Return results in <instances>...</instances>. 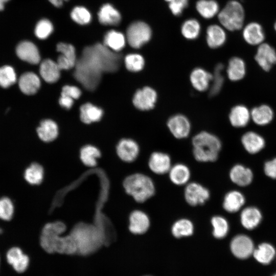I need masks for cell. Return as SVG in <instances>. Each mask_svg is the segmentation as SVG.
I'll use <instances>...</instances> for the list:
<instances>
[{
    "label": "cell",
    "instance_id": "7c38bea8",
    "mask_svg": "<svg viewBox=\"0 0 276 276\" xmlns=\"http://www.w3.org/2000/svg\"><path fill=\"white\" fill-rule=\"evenodd\" d=\"M255 60L263 70L268 71L276 63V51L269 44L262 43L258 48Z\"/></svg>",
    "mask_w": 276,
    "mask_h": 276
},
{
    "label": "cell",
    "instance_id": "d590c367",
    "mask_svg": "<svg viewBox=\"0 0 276 276\" xmlns=\"http://www.w3.org/2000/svg\"><path fill=\"white\" fill-rule=\"evenodd\" d=\"M102 114L101 109L90 103H86L80 107L81 120L86 124L99 121Z\"/></svg>",
    "mask_w": 276,
    "mask_h": 276
},
{
    "label": "cell",
    "instance_id": "ab89813d",
    "mask_svg": "<svg viewBox=\"0 0 276 276\" xmlns=\"http://www.w3.org/2000/svg\"><path fill=\"white\" fill-rule=\"evenodd\" d=\"M196 7L199 13L205 18H211L219 11V5L215 0H199Z\"/></svg>",
    "mask_w": 276,
    "mask_h": 276
},
{
    "label": "cell",
    "instance_id": "db71d44e",
    "mask_svg": "<svg viewBox=\"0 0 276 276\" xmlns=\"http://www.w3.org/2000/svg\"><path fill=\"white\" fill-rule=\"evenodd\" d=\"M49 1L54 6L57 7H60L63 5V2L66 1L67 0H49Z\"/></svg>",
    "mask_w": 276,
    "mask_h": 276
},
{
    "label": "cell",
    "instance_id": "9f6ffc18",
    "mask_svg": "<svg viewBox=\"0 0 276 276\" xmlns=\"http://www.w3.org/2000/svg\"><path fill=\"white\" fill-rule=\"evenodd\" d=\"M274 27L275 30L276 31V22L274 24Z\"/></svg>",
    "mask_w": 276,
    "mask_h": 276
},
{
    "label": "cell",
    "instance_id": "6da1fadb",
    "mask_svg": "<svg viewBox=\"0 0 276 276\" xmlns=\"http://www.w3.org/2000/svg\"><path fill=\"white\" fill-rule=\"evenodd\" d=\"M121 56L111 52L105 45L96 44L87 47L76 64V78L89 90L99 83L102 72H114L120 66Z\"/></svg>",
    "mask_w": 276,
    "mask_h": 276
},
{
    "label": "cell",
    "instance_id": "9a60e30c",
    "mask_svg": "<svg viewBox=\"0 0 276 276\" xmlns=\"http://www.w3.org/2000/svg\"><path fill=\"white\" fill-rule=\"evenodd\" d=\"M148 166L153 173L164 174L169 172L172 167L170 157L164 152H154L149 157Z\"/></svg>",
    "mask_w": 276,
    "mask_h": 276
},
{
    "label": "cell",
    "instance_id": "f6af8a7d",
    "mask_svg": "<svg viewBox=\"0 0 276 276\" xmlns=\"http://www.w3.org/2000/svg\"><path fill=\"white\" fill-rule=\"evenodd\" d=\"M125 63L128 71L137 72L141 71L144 67L145 60L140 54H130L125 57Z\"/></svg>",
    "mask_w": 276,
    "mask_h": 276
},
{
    "label": "cell",
    "instance_id": "d6a6232c",
    "mask_svg": "<svg viewBox=\"0 0 276 276\" xmlns=\"http://www.w3.org/2000/svg\"><path fill=\"white\" fill-rule=\"evenodd\" d=\"M37 132L42 141L46 142H51L58 135L57 125L51 120H43L38 127Z\"/></svg>",
    "mask_w": 276,
    "mask_h": 276
},
{
    "label": "cell",
    "instance_id": "bcb514c9",
    "mask_svg": "<svg viewBox=\"0 0 276 276\" xmlns=\"http://www.w3.org/2000/svg\"><path fill=\"white\" fill-rule=\"evenodd\" d=\"M72 19L80 25H86L91 20V14L89 12L83 7H76L71 13Z\"/></svg>",
    "mask_w": 276,
    "mask_h": 276
},
{
    "label": "cell",
    "instance_id": "ba28073f",
    "mask_svg": "<svg viewBox=\"0 0 276 276\" xmlns=\"http://www.w3.org/2000/svg\"><path fill=\"white\" fill-rule=\"evenodd\" d=\"M184 196L189 205L196 206L205 203L209 199L210 193L208 189L198 183L193 182L187 185Z\"/></svg>",
    "mask_w": 276,
    "mask_h": 276
},
{
    "label": "cell",
    "instance_id": "ee69618b",
    "mask_svg": "<svg viewBox=\"0 0 276 276\" xmlns=\"http://www.w3.org/2000/svg\"><path fill=\"white\" fill-rule=\"evenodd\" d=\"M16 81V75L14 70L9 65L0 67V86L8 88Z\"/></svg>",
    "mask_w": 276,
    "mask_h": 276
},
{
    "label": "cell",
    "instance_id": "277c9868",
    "mask_svg": "<svg viewBox=\"0 0 276 276\" xmlns=\"http://www.w3.org/2000/svg\"><path fill=\"white\" fill-rule=\"evenodd\" d=\"M77 247V253L82 256L90 255L99 249L104 243L102 234L96 229L86 225H79L70 234Z\"/></svg>",
    "mask_w": 276,
    "mask_h": 276
},
{
    "label": "cell",
    "instance_id": "7402d4cb",
    "mask_svg": "<svg viewBox=\"0 0 276 276\" xmlns=\"http://www.w3.org/2000/svg\"><path fill=\"white\" fill-rule=\"evenodd\" d=\"M98 15L100 22L104 25L116 26L121 20L119 12L109 4L103 5Z\"/></svg>",
    "mask_w": 276,
    "mask_h": 276
},
{
    "label": "cell",
    "instance_id": "f35d334b",
    "mask_svg": "<svg viewBox=\"0 0 276 276\" xmlns=\"http://www.w3.org/2000/svg\"><path fill=\"white\" fill-rule=\"evenodd\" d=\"M101 156L100 150L91 145H86L80 150V157L83 164L86 166L93 167L96 166L97 159Z\"/></svg>",
    "mask_w": 276,
    "mask_h": 276
},
{
    "label": "cell",
    "instance_id": "5b68a950",
    "mask_svg": "<svg viewBox=\"0 0 276 276\" xmlns=\"http://www.w3.org/2000/svg\"><path fill=\"white\" fill-rule=\"evenodd\" d=\"M123 185L125 192L140 203L145 202L155 192L152 180L142 173H134L128 176L124 180Z\"/></svg>",
    "mask_w": 276,
    "mask_h": 276
},
{
    "label": "cell",
    "instance_id": "4dcf8cb0",
    "mask_svg": "<svg viewBox=\"0 0 276 276\" xmlns=\"http://www.w3.org/2000/svg\"><path fill=\"white\" fill-rule=\"evenodd\" d=\"M251 118L255 123L263 126L269 123L273 118V112L270 107L262 105L254 107L250 112Z\"/></svg>",
    "mask_w": 276,
    "mask_h": 276
},
{
    "label": "cell",
    "instance_id": "1f68e13d",
    "mask_svg": "<svg viewBox=\"0 0 276 276\" xmlns=\"http://www.w3.org/2000/svg\"><path fill=\"white\" fill-rule=\"evenodd\" d=\"M262 215L260 211L254 207L244 209L241 214V222L242 225L247 229H252L260 223Z\"/></svg>",
    "mask_w": 276,
    "mask_h": 276
},
{
    "label": "cell",
    "instance_id": "52a82bcc",
    "mask_svg": "<svg viewBox=\"0 0 276 276\" xmlns=\"http://www.w3.org/2000/svg\"><path fill=\"white\" fill-rule=\"evenodd\" d=\"M151 37V30L148 25L143 21L134 22L127 28V40L133 48H141L149 41Z\"/></svg>",
    "mask_w": 276,
    "mask_h": 276
},
{
    "label": "cell",
    "instance_id": "f5cc1de1",
    "mask_svg": "<svg viewBox=\"0 0 276 276\" xmlns=\"http://www.w3.org/2000/svg\"><path fill=\"white\" fill-rule=\"evenodd\" d=\"M74 99L67 96L62 95L59 99V104L63 107L66 109H70L73 104Z\"/></svg>",
    "mask_w": 276,
    "mask_h": 276
},
{
    "label": "cell",
    "instance_id": "9c48e42d",
    "mask_svg": "<svg viewBox=\"0 0 276 276\" xmlns=\"http://www.w3.org/2000/svg\"><path fill=\"white\" fill-rule=\"evenodd\" d=\"M156 91L152 87L145 86L138 89L133 97V104L141 110H149L153 108L157 101Z\"/></svg>",
    "mask_w": 276,
    "mask_h": 276
},
{
    "label": "cell",
    "instance_id": "ac0fdd59",
    "mask_svg": "<svg viewBox=\"0 0 276 276\" xmlns=\"http://www.w3.org/2000/svg\"><path fill=\"white\" fill-rule=\"evenodd\" d=\"M16 52L20 59L31 64H37L40 61V56L38 49L30 41L20 42L16 47Z\"/></svg>",
    "mask_w": 276,
    "mask_h": 276
},
{
    "label": "cell",
    "instance_id": "c3c4849f",
    "mask_svg": "<svg viewBox=\"0 0 276 276\" xmlns=\"http://www.w3.org/2000/svg\"><path fill=\"white\" fill-rule=\"evenodd\" d=\"M14 212V206L11 200L6 197L0 199V218L10 220Z\"/></svg>",
    "mask_w": 276,
    "mask_h": 276
},
{
    "label": "cell",
    "instance_id": "8d00e7d4",
    "mask_svg": "<svg viewBox=\"0 0 276 276\" xmlns=\"http://www.w3.org/2000/svg\"><path fill=\"white\" fill-rule=\"evenodd\" d=\"M43 177V168L41 165L37 163L31 164L25 171V179L31 185L40 184L42 181Z\"/></svg>",
    "mask_w": 276,
    "mask_h": 276
},
{
    "label": "cell",
    "instance_id": "3957f363",
    "mask_svg": "<svg viewBox=\"0 0 276 276\" xmlns=\"http://www.w3.org/2000/svg\"><path fill=\"white\" fill-rule=\"evenodd\" d=\"M193 153L195 159L200 162H213L218 158L221 143L216 135L202 131L192 139Z\"/></svg>",
    "mask_w": 276,
    "mask_h": 276
},
{
    "label": "cell",
    "instance_id": "7a4b0ae2",
    "mask_svg": "<svg viewBox=\"0 0 276 276\" xmlns=\"http://www.w3.org/2000/svg\"><path fill=\"white\" fill-rule=\"evenodd\" d=\"M65 231L66 226L62 222L57 221L46 224L40 238L43 249L49 254H77V245L73 236L71 234L62 235Z\"/></svg>",
    "mask_w": 276,
    "mask_h": 276
},
{
    "label": "cell",
    "instance_id": "60d3db41",
    "mask_svg": "<svg viewBox=\"0 0 276 276\" xmlns=\"http://www.w3.org/2000/svg\"><path fill=\"white\" fill-rule=\"evenodd\" d=\"M213 235L217 239H222L227 234L229 226L227 220L223 217L215 216L211 219Z\"/></svg>",
    "mask_w": 276,
    "mask_h": 276
},
{
    "label": "cell",
    "instance_id": "2e32d148",
    "mask_svg": "<svg viewBox=\"0 0 276 276\" xmlns=\"http://www.w3.org/2000/svg\"><path fill=\"white\" fill-rule=\"evenodd\" d=\"M57 50L62 53L57 62L60 70H68L76 64L75 49L72 44L60 42L57 45Z\"/></svg>",
    "mask_w": 276,
    "mask_h": 276
},
{
    "label": "cell",
    "instance_id": "e0dca14e",
    "mask_svg": "<svg viewBox=\"0 0 276 276\" xmlns=\"http://www.w3.org/2000/svg\"><path fill=\"white\" fill-rule=\"evenodd\" d=\"M7 260L13 269L19 273L24 272L27 269L30 261L29 257L17 247H13L8 251Z\"/></svg>",
    "mask_w": 276,
    "mask_h": 276
},
{
    "label": "cell",
    "instance_id": "11a10c76",
    "mask_svg": "<svg viewBox=\"0 0 276 276\" xmlns=\"http://www.w3.org/2000/svg\"><path fill=\"white\" fill-rule=\"evenodd\" d=\"M9 0H0V11L4 9V4Z\"/></svg>",
    "mask_w": 276,
    "mask_h": 276
},
{
    "label": "cell",
    "instance_id": "f1b7e54d",
    "mask_svg": "<svg viewBox=\"0 0 276 276\" xmlns=\"http://www.w3.org/2000/svg\"><path fill=\"white\" fill-rule=\"evenodd\" d=\"M169 173L170 180L178 186L187 183L191 176L189 168L182 164H177L172 166Z\"/></svg>",
    "mask_w": 276,
    "mask_h": 276
},
{
    "label": "cell",
    "instance_id": "603a6c76",
    "mask_svg": "<svg viewBox=\"0 0 276 276\" xmlns=\"http://www.w3.org/2000/svg\"><path fill=\"white\" fill-rule=\"evenodd\" d=\"M251 118L248 108L243 105H238L232 108L229 114L231 124L235 127H243L247 125Z\"/></svg>",
    "mask_w": 276,
    "mask_h": 276
},
{
    "label": "cell",
    "instance_id": "ffe728a7",
    "mask_svg": "<svg viewBox=\"0 0 276 276\" xmlns=\"http://www.w3.org/2000/svg\"><path fill=\"white\" fill-rule=\"evenodd\" d=\"M243 36L247 43L253 45H260L265 39L262 26L255 22H250L244 27Z\"/></svg>",
    "mask_w": 276,
    "mask_h": 276
},
{
    "label": "cell",
    "instance_id": "f907efd6",
    "mask_svg": "<svg viewBox=\"0 0 276 276\" xmlns=\"http://www.w3.org/2000/svg\"><path fill=\"white\" fill-rule=\"evenodd\" d=\"M61 95L67 96L73 99H77L80 96L81 91L76 86L65 85L62 88Z\"/></svg>",
    "mask_w": 276,
    "mask_h": 276
},
{
    "label": "cell",
    "instance_id": "f546056e",
    "mask_svg": "<svg viewBox=\"0 0 276 276\" xmlns=\"http://www.w3.org/2000/svg\"><path fill=\"white\" fill-rule=\"evenodd\" d=\"M60 70L57 63L50 59L43 61L40 66L41 76L49 83L55 82L59 79Z\"/></svg>",
    "mask_w": 276,
    "mask_h": 276
},
{
    "label": "cell",
    "instance_id": "5bb4252c",
    "mask_svg": "<svg viewBox=\"0 0 276 276\" xmlns=\"http://www.w3.org/2000/svg\"><path fill=\"white\" fill-rule=\"evenodd\" d=\"M138 144L133 140L128 139L121 140L117 146V153L120 158L127 163L135 160L139 153Z\"/></svg>",
    "mask_w": 276,
    "mask_h": 276
},
{
    "label": "cell",
    "instance_id": "7bdbcfd3",
    "mask_svg": "<svg viewBox=\"0 0 276 276\" xmlns=\"http://www.w3.org/2000/svg\"><path fill=\"white\" fill-rule=\"evenodd\" d=\"M200 26L196 19H190L185 21L181 27L183 36L188 39L196 38L200 32Z\"/></svg>",
    "mask_w": 276,
    "mask_h": 276
},
{
    "label": "cell",
    "instance_id": "8992f818",
    "mask_svg": "<svg viewBox=\"0 0 276 276\" xmlns=\"http://www.w3.org/2000/svg\"><path fill=\"white\" fill-rule=\"evenodd\" d=\"M244 10L238 1H229L219 12L218 19L221 24L229 31L239 30L242 28L244 20Z\"/></svg>",
    "mask_w": 276,
    "mask_h": 276
},
{
    "label": "cell",
    "instance_id": "83f0119b",
    "mask_svg": "<svg viewBox=\"0 0 276 276\" xmlns=\"http://www.w3.org/2000/svg\"><path fill=\"white\" fill-rule=\"evenodd\" d=\"M229 176L233 182L240 186L249 185L252 179L251 171L240 165H237L232 168Z\"/></svg>",
    "mask_w": 276,
    "mask_h": 276
},
{
    "label": "cell",
    "instance_id": "6f0895ef",
    "mask_svg": "<svg viewBox=\"0 0 276 276\" xmlns=\"http://www.w3.org/2000/svg\"><path fill=\"white\" fill-rule=\"evenodd\" d=\"M2 232V230L0 228V233Z\"/></svg>",
    "mask_w": 276,
    "mask_h": 276
},
{
    "label": "cell",
    "instance_id": "484cf974",
    "mask_svg": "<svg viewBox=\"0 0 276 276\" xmlns=\"http://www.w3.org/2000/svg\"><path fill=\"white\" fill-rule=\"evenodd\" d=\"M206 41L208 45L213 49L222 46L226 40V34L224 30L219 26H210L206 31Z\"/></svg>",
    "mask_w": 276,
    "mask_h": 276
},
{
    "label": "cell",
    "instance_id": "8fae6325",
    "mask_svg": "<svg viewBox=\"0 0 276 276\" xmlns=\"http://www.w3.org/2000/svg\"><path fill=\"white\" fill-rule=\"evenodd\" d=\"M167 126L172 135L179 139L187 137L191 130L189 120L180 114L172 116L167 122Z\"/></svg>",
    "mask_w": 276,
    "mask_h": 276
},
{
    "label": "cell",
    "instance_id": "4fadbf2b",
    "mask_svg": "<svg viewBox=\"0 0 276 276\" xmlns=\"http://www.w3.org/2000/svg\"><path fill=\"white\" fill-rule=\"evenodd\" d=\"M150 225V219L147 214L141 210H134L129 218V229L134 234L142 235L145 233Z\"/></svg>",
    "mask_w": 276,
    "mask_h": 276
},
{
    "label": "cell",
    "instance_id": "4316f807",
    "mask_svg": "<svg viewBox=\"0 0 276 276\" xmlns=\"http://www.w3.org/2000/svg\"><path fill=\"white\" fill-rule=\"evenodd\" d=\"M226 72L228 78L231 81L240 80L246 74L245 63L239 57H233L229 60Z\"/></svg>",
    "mask_w": 276,
    "mask_h": 276
},
{
    "label": "cell",
    "instance_id": "b9f144b4",
    "mask_svg": "<svg viewBox=\"0 0 276 276\" xmlns=\"http://www.w3.org/2000/svg\"><path fill=\"white\" fill-rule=\"evenodd\" d=\"M223 68L224 65L221 63H218L215 67L209 91V95L211 97L217 95L222 87L224 83V77L222 72Z\"/></svg>",
    "mask_w": 276,
    "mask_h": 276
},
{
    "label": "cell",
    "instance_id": "cb8c5ba5",
    "mask_svg": "<svg viewBox=\"0 0 276 276\" xmlns=\"http://www.w3.org/2000/svg\"><path fill=\"white\" fill-rule=\"evenodd\" d=\"M241 141L246 150L251 154L259 152L265 146L264 139L253 131H249L244 134Z\"/></svg>",
    "mask_w": 276,
    "mask_h": 276
},
{
    "label": "cell",
    "instance_id": "816d5d0a",
    "mask_svg": "<svg viewBox=\"0 0 276 276\" xmlns=\"http://www.w3.org/2000/svg\"><path fill=\"white\" fill-rule=\"evenodd\" d=\"M264 171L267 176L276 178V158L265 163Z\"/></svg>",
    "mask_w": 276,
    "mask_h": 276
},
{
    "label": "cell",
    "instance_id": "30bf717a",
    "mask_svg": "<svg viewBox=\"0 0 276 276\" xmlns=\"http://www.w3.org/2000/svg\"><path fill=\"white\" fill-rule=\"evenodd\" d=\"M230 247L234 256L242 260L250 257L255 249L251 239L243 235L235 236L231 241Z\"/></svg>",
    "mask_w": 276,
    "mask_h": 276
},
{
    "label": "cell",
    "instance_id": "74e56055",
    "mask_svg": "<svg viewBox=\"0 0 276 276\" xmlns=\"http://www.w3.org/2000/svg\"><path fill=\"white\" fill-rule=\"evenodd\" d=\"M125 38L121 32L111 30L107 32L104 39V43L115 51H119L125 45Z\"/></svg>",
    "mask_w": 276,
    "mask_h": 276
},
{
    "label": "cell",
    "instance_id": "d6986e66",
    "mask_svg": "<svg viewBox=\"0 0 276 276\" xmlns=\"http://www.w3.org/2000/svg\"><path fill=\"white\" fill-rule=\"evenodd\" d=\"M190 79L192 86L195 89L203 91L210 87L213 75L202 68L197 67L192 71Z\"/></svg>",
    "mask_w": 276,
    "mask_h": 276
},
{
    "label": "cell",
    "instance_id": "680465c9",
    "mask_svg": "<svg viewBox=\"0 0 276 276\" xmlns=\"http://www.w3.org/2000/svg\"><path fill=\"white\" fill-rule=\"evenodd\" d=\"M272 276H276V273H275L274 275H273Z\"/></svg>",
    "mask_w": 276,
    "mask_h": 276
},
{
    "label": "cell",
    "instance_id": "d4e9b609",
    "mask_svg": "<svg viewBox=\"0 0 276 276\" xmlns=\"http://www.w3.org/2000/svg\"><path fill=\"white\" fill-rule=\"evenodd\" d=\"M274 247L268 243H262L255 248L252 253L254 259L259 263L267 265L269 264L275 256Z\"/></svg>",
    "mask_w": 276,
    "mask_h": 276
},
{
    "label": "cell",
    "instance_id": "44dd1931",
    "mask_svg": "<svg viewBox=\"0 0 276 276\" xmlns=\"http://www.w3.org/2000/svg\"><path fill=\"white\" fill-rule=\"evenodd\" d=\"M19 87L26 95L35 94L40 86V81L37 75L32 72L23 74L19 78Z\"/></svg>",
    "mask_w": 276,
    "mask_h": 276
},
{
    "label": "cell",
    "instance_id": "681fc988",
    "mask_svg": "<svg viewBox=\"0 0 276 276\" xmlns=\"http://www.w3.org/2000/svg\"><path fill=\"white\" fill-rule=\"evenodd\" d=\"M169 3V7L175 16L180 15L188 5L189 0H165Z\"/></svg>",
    "mask_w": 276,
    "mask_h": 276
},
{
    "label": "cell",
    "instance_id": "836d02e7",
    "mask_svg": "<svg viewBox=\"0 0 276 276\" xmlns=\"http://www.w3.org/2000/svg\"><path fill=\"white\" fill-rule=\"evenodd\" d=\"M245 199L242 194L237 191L227 193L224 197L223 206L228 212L238 211L244 203Z\"/></svg>",
    "mask_w": 276,
    "mask_h": 276
},
{
    "label": "cell",
    "instance_id": "7dc6e473",
    "mask_svg": "<svg viewBox=\"0 0 276 276\" xmlns=\"http://www.w3.org/2000/svg\"><path fill=\"white\" fill-rule=\"evenodd\" d=\"M53 26L51 22L47 19L40 20L36 25L35 33L39 39L47 38L53 32Z\"/></svg>",
    "mask_w": 276,
    "mask_h": 276
},
{
    "label": "cell",
    "instance_id": "e575fe53",
    "mask_svg": "<svg viewBox=\"0 0 276 276\" xmlns=\"http://www.w3.org/2000/svg\"><path fill=\"white\" fill-rule=\"evenodd\" d=\"M194 225L192 222L186 218L179 219L172 226L171 233L176 238L191 236L194 232Z\"/></svg>",
    "mask_w": 276,
    "mask_h": 276
}]
</instances>
